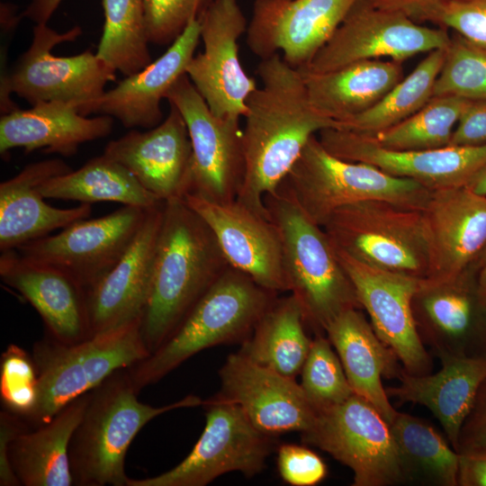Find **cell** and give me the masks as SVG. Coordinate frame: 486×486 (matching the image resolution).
<instances>
[{
    "label": "cell",
    "instance_id": "cell-1",
    "mask_svg": "<svg viewBox=\"0 0 486 486\" xmlns=\"http://www.w3.org/2000/svg\"><path fill=\"white\" fill-rule=\"evenodd\" d=\"M256 73L261 86L243 117L245 175L237 199L269 217L266 196L277 191L310 138L338 122L311 106L301 71L280 54L262 58Z\"/></svg>",
    "mask_w": 486,
    "mask_h": 486
},
{
    "label": "cell",
    "instance_id": "cell-2",
    "mask_svg": "<svg viewBox=\"0 0 486 486\" xmlns=\"http://www.w3.org/2000/svg\"><path fill=\"white\" fill-rule=\"evenodd\" d=\"M229 266L212 230L184 198L165 202L150 294L141 318L150 354L173 335Z\"/></svg>",
    "mask_w": 486,
    "mask_h": 486
},
{
    "label": "cell",
    "instance_id": "cell-3",
    "mask_svg": "<svg viewBox=\"0 0 486 486\" xmlns=\"http://www.w3.org/2000/svg\"><path fill=\"white\" fill-rule=\"evenodd\" d=\"M265 204L280 235L287 291L300 304L306 324L323 335L339 314L362 308L354 285L323 228L283 184L266 196Z\"/></svg>",
    "mask_w": 486,
    "mask_h": 486
},
{
    "label": "cell",
    "instance_id": "cell-4",
    "mask_svg": "<svg viewBox=\"0 0 486 486\" xmlns=\"http://www.w3.org/2000/svg\"><path fill=\"white\" fill-rule=\"evenodd\" d=\"M127 368L119 370L89 392L83 417L69 446L75 485L128 486L125 457L141 428L156 417L177 409L203 404L188 395L162 407L138 400Z\"/></svg>",
    "mask_w": 486,
    "mask_h": 486
},
{
    "label": "cell",
    "instance_id": "cell-5",
    "mask_svg": "<svg viewBox=\"0 0 486 486\" xmlns=\"http://www.w3.org/2000/svg\"><path fill=\"white\" fill-rule=\"evenodd\" d=\"M276 293L229 266L196 302L173 335L142 361L127 368L138 392L209 347L243 342Z\"/></svg>",
    "mask_w": 486,
    "mask_h": 486
},
{
    "label": "cell",
    "instance_id": "cell-6",
    "mask_svg": "<svg viewBox=\"0 0 486 486\" xmlns=\"http://www.w3.org/2000/svg\"><path fill=\"white\" fill-rule=\"evenodd\" d=\"M150 355L141 333V318L67 345L50 336L33 346L38 374L34 409L23 419L33 428L49 422L76 398L93 391L113 373Z\"/></svg>",
    "mask_w": 486,
    "mask_h": 486
},
{
    "label": "cell",
    "instance_id": "cell-7",
    "mask_svg": "<svg viewBox=\"0 0 486 486\" xmlns=\"http://www.w3.org/2000/svg\"><path fill=\"white\" fill-rule=\"evenodd\" d=\"M82 33L76 25L58 32L47 23H36L32 42L0 80V107L3 114L19 108L10 98L15 94L34 105L41 102L74 104L85 116L104 94V86L116 78V70L91 50L69 57H57L51 50L63 42L75 41Z\"/></svg>",
    "mask_w": 486,
    "mask_h": 486
},
{
    "label": "cell",
    "instance_id": "cell-8",
    "mask_svg": "<svg viewBox=\"0 0 486 486\" xmlns=\"http://www.w3.org/2000/svg\"><path fill=\"white\" fill-rule=\"evenodd\" d=\"M304 212L323 226L338 209L365 200H383L422 210L430 190L369 164L341 159L318 136L310 138L282 183Z\"/></svg>",
    "mask_w": 486,
    "mask_h": 486
},
{
    "label": "cell",
    "instance_id": "cell-9",
    "mask_svg": "<svg viewBox=\"0 0 486 486\" xmlns=\"http://www.w3.org/2000/svg\"><path fill=\"white\" fill-rule=\"evenodd\" d=\"M333 246L356 259L425 279L428 245L422 210L365 200L336 210L322 226Z\"/></svg>",
    "mask_w": 486,
    "mask_h": 486
},
{
    "label": "cell",
    "instance_id": "cell-10",
    "mask_svg": "<svg viewBox=\"0 0 486 486\" xmlns=\"http://www.w3.org/2000/svg\"><path fill=\"white\" fill-rule=\"evenodd\" d=\"M302 441L348 467L354 486L406 482L400 454L388 422L366 400L352 394L343 402L318 410Z\"/></svg>",
    "mask_w": 486,
    "mask_h": 486
},
{
    "label": "cell",
    "instance_id": "cell-11",
    "mask_svg": "<svg viewBox=\"0 0 486 486\" xmlns=\"http://www.w3.org/2000/svg\"><path fill=\"white\" fill-rule=\"evenodd\" d=\"M205 426L189 454L172 469L128 486H205L231 472L260 473L271 453L272 436L257 430L240 408L213 396L203 401Z\"/></svg>",
    "mask_w": 486,
    "mask_h": 486
},
{
    "label": "cell",
    "instance_id": "cell-12",
    "mask_svg": "<svg viewBox=\"0 0 486 486\" xmlns=\"http://www.w3.org/2000/svg\"><path fill=\"white\" fill-rule=\"evenodd\" d=\"M446 28L422 25L408 16L358 0L328 42L303 68L322 73L369 59L404 60L422 52L446 49Z\"/></svg>",
    "mask_w": 486,
    "mask_h": 486
},
{
    "label": "cell",
    "instance_id": "cell-13",
    "mask_svg": "<svg viewBox=\"0 0 486 486\" xmlns=\"http://www.w3.org/2000/svg\"><path fill=\"white\" fill-rule=\"evenodd\" d=\"M166 99L182 114L192 143L187 194L218 202L237 199L245 175L240 119L212 113L186 74L174 84Z\"/></svg>",
    "mask_w": 486,
    "mask_h": 486
},
{
    "label": "cell",
    "instance_id": "cell-14",
    "mask_svg": "<svg viewBox=\"0 0 486 486\" xmlns=\"http://www.w3.org/2000/svg\"><path fill=\"white\" fill-rule=\"evenodd\" d=\"M203 49L185 74L216 116L243 118L247 101L257 88L238 57V40L248 22L237 0H213L198 17Z\"/></svg>",
    "mask_w": 486,
    "mask_h": 486
},
{
    "label": "cell",
    "instance_id": "cell-15",
    "mask_svg": "<svg viewBox=\"0 0 486 486\" xmlns=\"http://www.w3.org/2000/svg\"><path fill=\"white\" fill-rule=\"evenodd\" d=\"M335 250L378 338L396 354L407 373L430 374L433 363L418 331L412 308L422 280L367 264L337 248Z\"/></svg>",
    "mask_w": 486,
    "mask_h": 486
},
{
    "label": "cell",
    "instance_id": "cell-16",
    "mask_svg": "<svg viewBox=\"0 0 486 486\" xmlns=\"http://www.w3.org/2000/svg\"><path fill=\"white\" fill-rule=\"evenodd\" d=\"M89 392L71 401L49 422L33 430H28L18 414L1 410V486L74 484L69 446L87 405Z\"/></svg>",
    "mask_w": 486,
    "mask_h": 486
},
{
    "label": "cell",
    "instance_id": "cell-17",
    "mask_svg": "<svg viewBox=\"0 0 486 486\" xmlns=\"http://www.w3.org/2000/svg\"><path fill=\"white\" fill-rule=\"evenodd\" d=\"M148 210L123 205L99 218L78 220L55 235L31 241L16 250L59 268L87 291L126 252Z\"/></svg>",
    "mask_w": 486,
    "mask_h": 486
},
{
    "label": "cell",
    "instance_id": "cell-18",
    "mask_svg": "<svg viewBox=\"0 0 486 486\" xmlns=\"http://www.w3.org/2000/svg\"><path fill=\"white\" fill-rule=\"evenodd\" d=\"M317 136L328 152L341 159L372 165L430 191L465 186L486 166V144L394 150L382 147L371 135L347 130L326 129Z\"/></svg>",
    "mask_w": 486,
    "mask_h": 486
},
{
    "label": "cell",
    "instance_id": "cell-19",
    "mask_svg": "<svg viewBox=\"0 0 486 486\" xmlns=\"http://www.w3.org/2000/svg\"><path fill=\"white\" fill-rule=\"evenodd\" d=\"M358 0H255L247 45L261 59L280 54L305 68Z\"/></svg>",
    "mask_w": 486,
    "mask_h": 486
},
{
    "label": "cell",
    "instance_id": "cell-20",
    "mask_svg": "<svg viewBox=\"0 0 486 486\" xmlns=\"http://www.w3.org/2000/svg\"><path fill=\"white\" fill-rule=\"evenodd\" d=\"M422 212L428 270L421 291L463 283L486 248V196L465 186L431 191Z\"/></svg>",
    "mask_w": 486,
    "mask_h": 486
},
{
    "label": "cell",
    "instance_id": "cell-21",
    "mask_svg": "<svg viewBox=\"0 0 486 486\" xmlns=\"http://www.w3.org/2000/svg\"><path fill=\"white\" fill-rule=\"evenodd\" d=\"M184 200L210 227L230 266L268 291H287L281 238L270 217L238 199L218 202L189 193Z\"/></svg>",
    "mask_w": 486,
    "mask_h": 486
},
{
    "label": "cell",
    "instance_id": "cell-22",
    "mask_svg": "<svg viewBox=\"0 0 486 486\" xmlns=\"http://www.w3.org/2000/svg\"><path fill=\"white\" fill-rule=\"evenodd\" d=\"M220 389L215 395L238 405L260 432L274 436L306 432L318 410L295 379L260 366L238 352L220 367Z\"/></svg>",
    "mask_w": 486,
    "mask_h": 486
},
{
    "label": "cell",
    "instance_id": "cell-23",
    "mask_svg": "<svg viewBox=\"0 0 486 486\" xmlns=\"http://www.w3.org/2000/svg\"><path fill=\"white\" fill-rule=\"evenodd\" d=\"M103 154L126 167L162 202L184 198L190 191L192 143L186 123L172 104L158 126L131 130L107 143Z\"/></svg>",
    "mask_w": 486,
    "mask_h": 486
},
{
    "label": "cell",
    "instance_id": "cell-24",
    "mask_svg": "<svg viewBox=\"0 0 486 486\" xmlns=\"http://www.w3.org/2000/svg\"><path fill=\"white\" fill-rule=\"evenodd\" d=\"M2 282L40 314L48 336L72 345L91 337L86 289L66 272L16 249L1 252Z\"/></svg>",
    "mask_w": 486,
    "mask_h": 486
},
{
    "label": "cell",
    "instance_id": "cell-25",
    "mask_svg": "<svg viewBox=\"0 0 486 486\" xmlns=\"http://www.w3.org/2000/svg\"><path fill=\"white\" fill-rule=\"evenodd\" d=\"M164 202L148 211L126 252L86 291L91 337L142 318L150 294Z\"/></svg>",
    "mask_w": 486,
    "mask_h": 486
},
{
    "label": "cell",
    "instance_id": "cell-26",
    "mask_svg": "<svg viewBox=\"0 0 486 486\" xmlns=\"http://www.w3.org/2000/svg\"><path fill=\"white\" fill-rule=\"evenodd\" d=\"M72 168L60 158L26 165L16 176L0 184V250L17 249L48 236L57 229L86 219L91 203L60 209L48 204L39 187Z\"/></svg>",
    "mask_w": 486,
    "mask_h": 486
},
{
    "label": "cell",
    "instance_id": "cell-27",
    "mask_svg": "<svg viewBox=\"0 0 486 486\" xmlns=\"http://www.w3.org/2000/svg\"><path fill=\"white\" fill-rule=\"evenodd\" d=\"M200 40V22L194 19L158 58L105 91L93 113L115 118L128 129L158 126L164 120L161 101L185 74Z\"/></svg>",
    "mask_w": 486,
    "mask_h": 486
},
{
    "label": "cell",
    "instance_id": "cell-28",
    "mask_svg": "<svg viewBox=\"0 0 486 486\" xmlns=\"http://www.w3.org/2000/svg\"><path fill=\"white\" fill-rule=\"evenodd\" d=\"M442 364L436 374H410L401 370L396 386L386 387L389 398L427 407L440 422L456 452L461 428L486 379L485 356L436 355Z\"/></svg>",
    "mask_w": 486,
    "mask_h": 486
},
{
    "label": "cell",
    "instance_id": "cell-29",
    "mask_svg": "<svg viewBox=\"0 0 486 486\" xmlns=\"http://www.w3.org/2000/svg\"><path fill=\"white\" fill-rule=\"evenodd\" d=\"M113 118H87L64 102H41L31 109L17 108L0 118V154L3 158L15 148L25 154L40 149L63 157L74 156L81 144L107 137Z\"/></svg>",
    "mask_w": 486,
    "mask_h": 486
},
{
    "label": "cell",
    "instance_id": "cell-30",
    "mask_svg": "<svg viewBox=\"0 0 486 486\" xmlns=\"http://www.w3.org/2000/svg\"><path fill=\"white\" fill-rule=\"evenodd\" d=\"M325 334L353 392L370 402L390 424L398 411L392 406L382 380L398 378L403 369L396 354L378 338L360 309L339 314Z\"/></svg>",
    "mask_w": 486,
    "mask_h": 486
},
{
    "label": "cell",
    "instance_id": "cell-31",
    "mask_svg": "<svg viewBox=\"0 0 486 486\" xmlns=\"http://www.w3.org/2000/svg\"><path fill=\"white\" fill-rule=\"evenodd\" d=\"M300 71L311 106L338 123L371 108L404 77L402 62L392 59L363 60L322 73Z\"/></svg>",
    "mask_w": 486,
    "mask_h": 486
},
{
    "label": "cell",
    "instance_id": "cell-32",
    "mask_svg": "<svg viewBox=\"0 0 486 486\" xmlns=\"http://www.w3.org/2000/svg\"><path fill=\"white\" fill-rule=\"evenodd\" d=\"M305 324L293 295L275 299L241 343L238 353L260 366L295 379L312 342Z\"/></svg>",
    "mask_w": 486,
    "mask_h": 486
},
{
    "label": "cell",
    "instance_id": "cell-33",
    "mask_svg": "<svg viewBox=\"0 0 486 486\" xmlns=\"http://www.w3.org/2000/svg\"><path fill=\"white\" fill-rule=\"evenodd\" d=\"M39 189L46 199L80 203L114 202L150 209L164 202L146 190L126 167L104 154L76 170L47 180Z\"/></svg>",
    "mask_w": 486,
    "mask_h": 486
},
{
    "label": "cell",
    "instance_id": "cell-34",
    "mask_svg": "<svg viewBox=\"0 0 486 486\" xmlns=\"http://www.w3.org/2000/svg\"><path fill=\"white\" fill-rule=\"evenodd\" d=\"M406 482L458 485L459 454L425 420L397 412L389 424Z\"/></svg>",
    "mask_w": 486,
    "mask_h": 486
},
{
    "label": "cell",
    "instance_id": "cell-35",
    "mask_svg": "<svg viewBox=\"0 0 486 486\" xmlns=\"http://www.w3.org/2000/svg\"><path fill=\"white\" fill-rule=\"evenodd\" d=\"M446 49L435 50L368 110L338 123L337 128L374 136L407 119L431 98L445 61Z\"/></svg>",
    "mask_w": 486,
    "mask_h": 486
},
{
    "label": "cell",
    "instance_id": "cell-36",
    "mask_svg": "<svg viewBox=\"0 0 486 486\" xmlns=\"http://www.w3.org/2000/svg\"><path fill=\"white\" fill-rule=\"evenodd\" d=\"M104 22L96 55L128 76L152 62L144 0H102Z\"/></svg>",
    "mask_w": 486,
    "mask_h": 486
},
{
    "label": "cell",
    "instance_id": "cell-37",
    "mask_svg": "<svg viewBox=\"0 0 486 486\" xmlns=\"http://www.w3.org/2000/svg\"><path fill=\"white\" fill-rule=\"evenodd\" d=\"M427 327L419 333L436 355L468 356L466 342L472 319V305L461 284L421 291L417 295Z\"/></svg>",
    "mask_w": 486,
    "mask_h": 486
},
{
    "label": "cell",
    "instance_id": "cell-38",
    "mask_svg": "<svg viewBox=\"0 0 486 486\" xmlns=\"http://www.w3.org/2000/svg\"><path fill=\"white\" fill-rule=\"evenodd\" d=\"M470 102L454 95L434 96L407 119L373 137L382 147L394 150L446 147L462 112Z\"/></svg>",
    "mask_w": 486,
    "mask_h": 486
},
{
    "label": "cell",
    "instance_id": "cell-39",
    "mask_svg": "<svg viewBox=\"0 0 486 486\" xmlns=\"http://www.w3.org/2000/svg\"><path fill=\"white\" fill-rule=\"evenodd\" d=\"M442 95L486 100V50L457 33L446 48L445 61L433 88L432 97Z\"/></svg>",
    "mask_w": 486,
    "mask_h": 486
},
{
    "label": "cell",
    "instance_id": "cell-40",
    "mask_svg": "<svg viewBox=\"0 0 486 486\" xmlns=\"http://www.w3.org/2000/svg\"><path fill=\"white\" fill-rule=\"evenodd\" d=\"M300 374V384L317 410L338 405L354 394L337 352L323 335L312 339Z\"/></svg>",
    "mask_w": 486,
    "mask_h": 486
},
{
    "label": "cell",
    "instance_id": "cell-41",
    "mask_svg": "<svg viewBox=\"0 0 486 486\" xmlns=\"http://www.w3.org/2000/svg\"><path fill=\"white\" fill-rule=\"evenodd\" d=\"M0 396L5 410L25 418L38 397V374L34 360L21 346L10 344L0 361Z\"/></svg>",
    "mask_w": 486,
    "mask_h": 486
},
{
    "label": "cell",
    "instance_id": "cell-42",
    "mask_svg": "<svg viewBox=\"0 0 486 486\" xmlns=\"http://www.w3.org/2000/svg\"><path fill=\"white\" fill-rule=\"evenodd\" d=\"M213 0H144L148 40L170 45Z\"/></svg>",
    "mask_w": 486,
    "mask_h": 486
},
{
    "label": "cell",
    "instance_id": "cell-43",
    "mask_svg": "<svg viewBox=\"0 0 486 486\" xmlns=\"http://www.w3.org/2000/svg\"><path fill=\"white\" fill-rule=\"evenodd\" d=\"M430 22L452 29L472 44L486 50V0H452Z\"/></svg>",
    "mask_w": 486,
    "mask_h": 486
},
{
    "label": "cell",
    "instance_id": "cell-44",
    "mask_svg": "<svg viewBox=\"0 0 486 486\" xmlns=\"http://www.w3.org/2000/svg\"><path fill=\"white\" fill-rule=\"evenodd\" d=\"M280 477L292 486H314L327 476V465L321 457L304 446L283 444L277 450Z\"/></svg>",
    "mask_w": 486,
    "mask_h": 486
},
{
    "label": "cell",
    "instance_id": "cell-45",
    "mask_svg": "<svg viewBox=\"0 0 486 486\" xmlns=\"http://www.w3.org/2000/svg\"><path fill=\"white\" fill-rule=\"evenodd\" d=\"M474 452H486V379L479 388L458 437L457 454Z\"/></svg>",
    "mask_w": 486,
    "mask_h": 486
},
{
    "label": "cell",
    "instance_id": "cell-46",
    "mask_svg": "<svg viewBox=\"0 0 486 486\" xmlns=\"http://www.w3.org/2000/svg\"><path fill=\"white\" fill-rule=\"evenodd\" d=\"M486 144V100L471 101L453 131L451 146Z\"/></svg>",
    "mask_w": 486,
    "mask_h": 486
},
{
    "label": "cell",
    "instance_id": "cell-47",
    "mask_svg": "<svg viewBox=\"0 0 486 486\" xmlns=\"http://www.w3.org/2000/svg\"><path fill=\"white\" fill-rule=\"evenodd\" d=\"M374 6L400 13L418 22H430L434 14L452 0H368Z\"/></svg>",
    "mask_w": 486,
    "mask_h": 486
},
{
    "label": "cell",
    "instance_id": "cell-48",
    "mask_svg": "<svg viewBox=\"0 0 486 486\" xmlns=\"http://www.w3.org/2000/svg\"><path fill=\"white\" fill-rule=\"evenodd\" d=\"M460 486H486V452L459 454Z\"/></svg>",
    "mask_w": 486,
    "mask_h": 486
},
{
    "label": "cell",
    "instance_id": "cell-49",
    "mask_svg": "<svg viewBox=\"0 0 486 486\" xmlns=\"http://www.w3.org/2000/svg\"><path fill=\"white\" fill-rule=\"evenodd\" d=\"M62 0H31L22 16L36 23H48Z\"/></svg>",
    "mask_w": 486,
    "mask_h": 486
},
{
    "label": "cell",
    "instance_id": "cell-50",
    "mask_svg": "<svg viewBox=\"0 0 486 486\" xmlns=\"http://www.w3.org/2000/svg\"><path fill=\"white\" fill-rule=\"evenodd\" d=\"M465 187L476 194L486 196V166L470 180Z\"/></svg>",
    "mask_w": 486,
    "mask_h": 486
},
{
    "label": "cell",
    "instance_id": "cell-51",
    "mask_svg": "<svg viewBox=\"0 0 486 486\" xmlns=\"http://www.w3.org/2000/svg\"><path fill=\"white\" fill-rule=\"evenodd\" d=\"M482 266L481 268L476 287V295L479 303L486 307V259L482 262Z\"/></svg>",
    "mask_w": 486,
    "mask_h": 486
},
{
    "label": "cell",
    "instance_id": "cell-52",
    "mask_svg": "<svg viewBox=\"0 0 486 486\" xmlns=\"http://www.w3.org/2000/svg\"><path fill=\"white\" fill-rule=\"evenodd\" d=\"M481 256L482 257V262L486 259V248H485V250L483 251V253L482 254Z\"/></svg>",
    "mask_w": 486,
    "mask_h": 486
}]
</instances>
